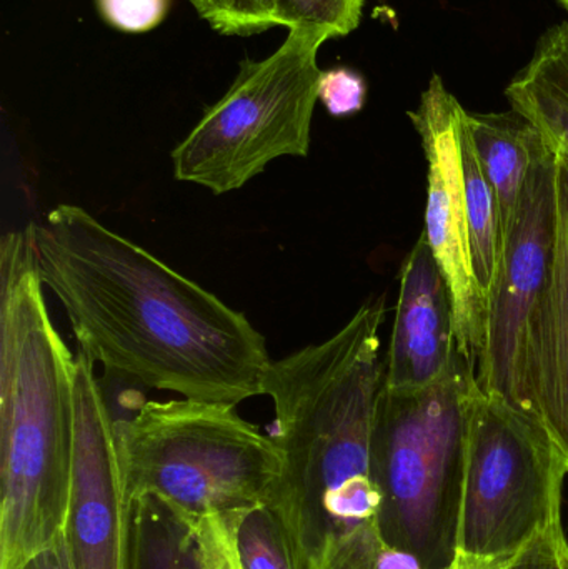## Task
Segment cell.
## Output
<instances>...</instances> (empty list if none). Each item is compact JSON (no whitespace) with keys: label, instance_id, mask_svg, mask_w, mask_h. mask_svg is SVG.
Wrapping results in <instances>:
<instances>
[{"label":"cell","instance_id":"6da1fadb","mask_svg":"<svg viewBox=\"0 0 568 569\" xmlns=\"http://www.w3.org/2000/svg\"><path fill=\"white\" fill-rule=\"evenodd\" d=\"M37 267L92 363L183 398L263 395L267 341L246 315L79 206L30 223Z\"/></svg>","mask_w":568,"mask_h":569},{"label":"cell","instance_id":"7a4b0ae2","mask_svg":"<svg viewBox=\"0 0 568 569\" xmlns=\"http://www.w3.org/2000/svg\"><path fill=\"white\" fill-rule=\"evenodd\" d=\"M72 351L50 320L30 226L0 243V569L66 527L73 455Z\"/></svg>","mask_w":568,"mask_h":569},{"label":"cell","instance_id":"3957f363","mask_svg":"<svg viewBox=\"0 0 568 569\" xmlns=\"http://www.w3.org/2000/svg\"><path fill=\"white\" fill-rule=\"evenodd\" d=\"M476 373L459 351L429 387L383 385L370 445V477L379 488L377 527L390 547L426 569H449L459 553L467 421Z\"/></svg>","mask_w":568,"mask_h":569},{"label":"cell","instance_id":"277c9868","mask_svg":"<svg viewBox=\"0 0 568 569\" xmlns=\"http://www.w3.org/2000/svg\"><path fill=\"white\" fill-rule=\"evenodd\" d=\"M113 430L130 501L157 497L199 520L272 503L282 451L232 405L147 401Z\"/></svg>","mask_w":568,"mask_h":569},{"label":"cell","instance_id":"5b68a950","mask_svg":"<svg viewBox=\"0 0 568 569\" xmlns=\"http://www.w3.org/2000/svg\"><path fill=\"white\" fill-rule=\"evenodd\" d=\"M329 37L289 30L262 60H246L230 89L172 150L173 177L213 196L236 192L280 157H307Z\"/></svg>","mask_w":568,"mask_h":569},{"label":"cell","instance_id":"8992f818","mask_svg":"<svg viewBox=\"0 0 568 569\" xmlns=\"http://www.w3.org/2000/svg\"><path fill=\"white\" fill-rule=\"evenodd\" d=\"M567 473L566 457L542 421L477 383L467 421L459 553L510 560L562 523Z\"/></svg>","mask_w":568,"mask_h":569},{"label":"cell","instance_id":"52a82bcc","mask_svg":"<svg viewBox=\"0 0 568 569\" xmlns=\"http://www.w3.org/2000/svg\"><path fill=\"white\" fill-rule=\"evenodd\" d=\"M556 227V159L552 147L544 140L500 247L489 297L486 353L476 375L486 393L497 395L527 413L524 348L530 315L549 276Z\"/></svg>","mask_w":568,"mask_h":569},{"label":"cell","instance_id":"ba28073f","mask_svg":"<svg viewBox=\"0 0 568 569\" xmlns=\"http://www.w3.org/2000/svg\"><path fill=\"white\" fill-rule=\"evenodd\" d=\"M464 107L434 76L409 113L427 159L426 236L452 295L457 351L477 375L486 353L489 297L474 272L459 129Z\"/></svg>","mask_w":568,"mask_h":569},{"label":"cell","instance_id":"9c48e42d","mask_svg":"<svg viewBox=\"0 0 568 569\" xmlns=\"http://www.w3.org/2000/svg\"><path fill=\"white\" fill-rule=\"evenodd\" d=\"M76 569H130V500L116 430L93 363L79 351L73 371V455L63 527Z\"/></svg>","mask_w":568,"mask_h":569},{"label":"cell","instance_id":"30bf717a","mask_svg":"<svg viewBox=\"0 0 568 569\" xmlns=\"http://www.w3.org/2000/svg\"><path fill=\"white\" fill-rule=\"evenodd\" d=\"M552 149L556 243L549 276L527 327L524 387L530 413L542 421L568 463V152Z\"/></svg>","mask_w":568,"mask_h":569},{"label":"cell","instance_id":"8fae6325","mask_svg":"<svg viewBox=\"0 0 568 569\" xmlns=\"http://www.w3.org/2000/svg\"><path fill=\"white\" fill-rule=\"evenodd\" d=\"M456 353L452 295L422 233L400 270L386 388L429 387L449 370Z\"/></svg>","mask_w":568,"mask_h":569},{"label":"cell","instance_id":"7c38bea8","mask_svg":"<svg viewBox=\"0 0 568 569\" xmlns=\"http://www.w3.org/2000/svg\"><path fill=\"white\" fill-rule=\"evenodd\" d=\"M130 569H236L223 517H189L157 497L130 501Z\"/></svg>","mask_w":568,"mask_h":569},{"label":"cell","instance_id":"4fadbf2b","mask_svg":"<svg viewBox=\"0 0 568 569\" xmlns=\"http://www.w3.org/2000/svg\"><path fill=\"white\" fill-rule=\"evenodd\" d=\"M466 123L480 166L496 193L502 247L519 206L527 173L546 139L516 110L506 113L467 112Z\"/></svg>","mask_w":568,"mask_h":569},{"label":"cell","instance_id":"5bb4252c","mask_svg":"<svg viewBox=\"0 0 568 569\" xmlns=\"http://www.w3.org/2000/svg\"><path fill=\"white\" fill-rule=\"evenodd\" d=\"M512 110L568 152V19L550 27L506 89Z\"/></svg>","mask_w":568,"mask_h":569},{"label":"cell","instance_id":"9a60e30c","mask_svg":"<svg viewBox=\"0 0 568 569\" xmlns=\"http://www.w3.org/2000/svg\"><path fill=\"white\" fill-rule=\"evenodd\" d=\"M467 112L460 119L459 142L462 159L464 192L469 217L470 250L474 272L480 287L490 297L500 259V219L496 193L480 166L466 123Z\"/></svg>","mask_w":568,"mask_h":569},{"label":"cell","instance_id":"2e32d148","mask_svg":"<svg viewBox=\"0 0 568 569\" xmlns=\"http://www.w3.org/2000/svg\"><path fill=\"white\" fill-rule=\"evenodd\" d=\"M236 569H296L286 528L272 505L223 515Z\"/></svg>","mask_w":568,"mask_h":569},{"label":"cell","instance_id":"e0dca14e","mask_svg":"<svg viewBox=\"0 0 568 569\" xmlns=\"http://www.w3.org/2000/svg\"><path fill=\"white\" fill-rule=\"evenodd\" d=\"M273 27L349 36L362 19L363 0H269Z\"/></svg>","mask_w":568,"mask_h":569},{"label":"cell","instance_id":"ac0fdd59","mask_svg":"<svg viewBox=\"0 0 568 569\" xmlns=\"http://www.w3.org/2000/svg\"><path fill=\"white\" fill-rule=\"evenodd\" d=\"M222 36L249 37L272 29L269 0H189Z\"/></svg>","mask_w":568,"mask_h":569},{"label":"cell","instance_id":"d6986e66","mask_svg":"<svg viewBox=\"0 0 568 569\" xmlns=\"http://www.w3.org/2000/svg\"><path fill=\"white\" fill-rule=\"evenodd\" d=\"M100 16L122 32H149L163 22L172 0H96Z\"/></svg>","mask_w":568,"mask_h":569},{"label":"cell","instance_id":"ffe728a7","mask_svg":"<svg viewBox=\"0 0 568 569\" xmlns=\"http://www.w3.org/2000/svg\"><path fill=\"white\" fill-rule=\"evenodd\" d=\"M367 83L360 73L339 67L323 70L319 80V100L330 116L349 117L363 109Z\"/></svg>","mask_w":568,"mask_h":569},{"label":"cell","instance_id":"44dd1931","mask_svg":"<svg viewBox=\"0 0 568 569\" xmlns=\"http://www.w3.org/2000/svg\"><path fill=\"white\" fill-rule=\"evenodd\" d=\"M507 569H568V540L562 523L530 541Z\"/></svg>","mask_w":568,"mask_h":569},{"label":"cell","instance_id":"7402d4cb","mask_svg":"<svg viewBox=\"0 0 568 569\" xmlns=\"http://www.w3.org/2000/svg\"><path fill=\"white\" fill-rule=\"evenodd\" d=\"M20 569H76L63 533L50 547L33 555Z\"/></svg>","mask_w":568,"mask_h":569},{"label":"cell","instance_id":"603a6c76","mask_svg":"<svg viewBox=\"0 0 568 569\" xmlns=\"http://www.w3.org/2000/svg\"><path fill=\"white\" fill-rule=\"evenodd\" d=\"M510 560H504V558L469 557V555L459 553L457 555L456 569H507Z\"/></svg>","mask_w":568,"mask_h":569},{"label":"cell","instance_id":"cb8c5ba5","mask_svg":"<svg viewBox=\"0 0 568 569\" xmlns=\"http://www.w3.org/2000/svg\"><path fill=\"white\" fill-rule=\"evenodd\" d=\"M557 2L562 3L564 9H567V10H568V0H557Z\"/></svg>","mask_w":568,"mask_h":569},{"label":"cell","instance_id":"d4e9b609","mask_svg":"<svg viewBox=\"0 0 568 569\" xmlns=\"http://www.w3.org/2000/svg\"><path fill=\"white\" fill-rule=\"evenodd\" d=\"M449 569H456V563H454Z\"/></svg>","mask_w":568,"mask_h":569}]
</instances>
